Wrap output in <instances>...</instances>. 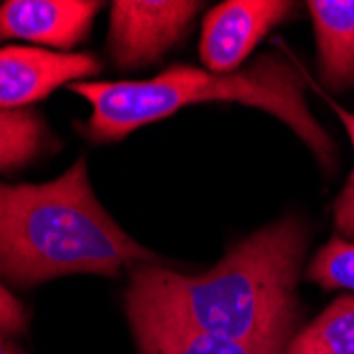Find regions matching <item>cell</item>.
<instances>
[{
  "label": "cell",
  "instance_id": "2",
  "mask_svg": "<svg viewBox=\"0 0 354 354\" xmlns=\"http://www.w3.org/2000/svg\"><path fill=\"white\" fill-rule=\"evenodd\" d=\"M157 263L95 200L85 159L43 185L0 183V276L37 284L64 274L119 276Z\"/></svg>",
  "mask_w": 354,
  "mask_h": 354
},
{
  "label": "cell",
  "instance_id": "7",
  "mask_svg": "<svg viewBox=\"0 0 354 354\" xmlns=\"http://www.w3.org/2000/svg\"><path fill=\"white\" fill-rule=\"evenodd\" d=\"M100 3L79 0H9L0 7V39H24L57 49L77 45Z\"/></svg>",
  "mask_w": 354,
  "mask_h": 354
},
{
  "label": "cell",
  "instance_id": "3",
  "mask_svg": "<svg viewBox=\"0 0 354 354\" xmlns=\"http://www.w3.org/2000/svg\"><path fill=\"white\" fill-rule=\"evenodd\" d=\"M304 71L280 53H263L246 68L218 75L176 64L149 81L73 83L71 89L91 104L85 134L95 142L121 140L142 125L166 119L200 102H240L278 117L331 170L335 145L306 102Z\"/></svg>",
  "mask_w": 354,
  "mask_h": 354
},
{
  "label": "cell",
  "instance_id": "12",
  "mask_svg": "<svg viewBox=\"0 0 354 354\" xmlns=\"http://www.w3.org/2000/svg\"><path fill=\"white\" fill-rule=\"evenodd\" d=\"M306 276L323 288L354 291V242H346L337 236L331 238L314 254Z\"/></svg>",
  "mask_w": 354,
  "mask_h": 354
},
{
  "label": "cell",
  "instance_id": "13",
  "mask_svg": "<svg viewBox=\"0 0 354 354\" xmlns=\"http://www.w3.org/2000/svg\"><path fill=\"white\" fill-rule=\"evenodd\" d=\"M327 98V102L331 104V109L335 111V115L342 119L346 132L350 136L352 149H354V113L346 111L344 106H339L333 98H329L327 91H320ZM333 225H335V236L346 240V242H354V168L339 193V198L335 200L333 206Z\"/></svg>",
  "mask_w": 354,
  "mask_h": 354
},
{
  "label": "cell",
  "instance_id": "1",
  "mask_svg": "<svg viewBox=\"0 0 354 354\" xmlns=\"http://www.w3.org/2000/svg\"><path fill=\"white\" fill-rule=\"evenodd\" d=\"M306 225L284 216L236 244L200 276L142 263L125 301H136L198 333L242 344H291Z\"/></svg>",
  "mask_w": 354,
  "mask_h": 354
},
{
  "label": "cell",
  "instance_id": "8",
  "mask_svg": "<svg viewBox=\"0 0 354 354\" xmlns=\"http://www.w3.org/2000/svg\"><path fill=\"white\" fill-rule=\"evenodd\" d=\"M140 354H286L288 344L225 342L159 314L136 301H125Z\"/></svg>",
  "mask_w": 354,
  "mask_h": 354
},
{
  "label": "cell",
  "instance_id": "5",
  "mask_svg": "<svg viewBox=\"0 0 354 354\" xmlns=\"http://www.w3.org/2000/svg\"><path fill=\"white\" fill-rule=\"evenodd\" d=\"M293 9V3L282 0H230L214 7L204 19L200 43L206 68L218 75L240 71L259 41Z\"/></svg>",
  "mask_w": 354,
  "mask_h": 354
},
{
  "label": "cell",
  "instance_id": "14",
  "mask_svg": "<svg viewBox=\"0 0 354 354\" xmlns=\"http://www.w3.org/2000/svg\"><path fill=\"white\" fill-rule=\"evenodd\" d=\"M26 327V312L21 304L0 284V333H19Z\"/></svg>",
  "mask_w": 354,
  "mask_h": 354
},
{
  "label": "cell",
  "instance_id": "9",
  "mask_svg": "<svg viewBox=\"0 0 354 354\" xmlns=\"http://www.w3.org/2000/svg\"><path fill=\"white\" fill-rule=\"evenodd\" d=\"M318 51V77L331 91L354 89V0L306 3Z\"/></svg>",
  "mask_w": 354,
  "mask_h": 354
},
{
  "label": "cell",
  "instance_id": "15",
  "mask_svg": "<svg viewBox=\"0 0 354 354\" xmlns=\"http://www.w3.org/2000/svg\"><path fill=\"white\" fill-rule=\"evenodd\" d=\"M0 354H24V352H19L11 342L3 337V333H0Z\"/></svg>",
  "mask_w": 354,
  "mask_h": 354
},
{
  "label": "cell",
  "instance_id": "11",
  "mask_svg": "<svg viewBox=\"0 0 354 354\" xmlns=\"http://www.w3.org/2000/svg\"><path fill=\"white\" fill-rule=\"evenodd\" d=\"M47 145L41 117L30 109H0V170L37 159Z\"/></svg>",
  "mask_w": 354,
  "mask_h": 354
},
{
  "label": "cell",
  "instance_id": "4",
  "mask_svg": "<svg viewBox=\"0 0 354 354\" xmlns=\"http://www.w3.org/2000/svg\"><path fill=\"white\" fill-rule=\"evenodd\" d=\"M200 9L193 0H117L109 26L113 59L121 68L157 62L187 35Z\"/></svg>",
  "mask_w": 354,
  "mask_h": 354
},
{
  "label": "cell",
  "instance_id": "10",
  "mask_svg": "<svg viewBox=\"0 0 354 354\" xmlns=\"http://www.w3.org/2000/svg\"><path fill=\"white\" fill-rule=\"evenodd\" d=\"M286 354H354V297L344 295L331 301L293 335Z\"/></svg>",
  "mask_w": 354,
  "mask_h": 354
},
{
  "label": "cell",
  "instance_id": "6",
  "mask_svg": "<svg viewBox=\"0 0 354 354\" xmlns=\"http://www.w3.org/2000/svg\"><path fill=\"white\" fill-rule=\"evenodd\" d=\"M102 64L91 53H53L35 47L0 49V109H24L85 77L98 75Z\"/></svg>",
  "mask_w": 354,
  "mask_h": 354
}]
</instances>
